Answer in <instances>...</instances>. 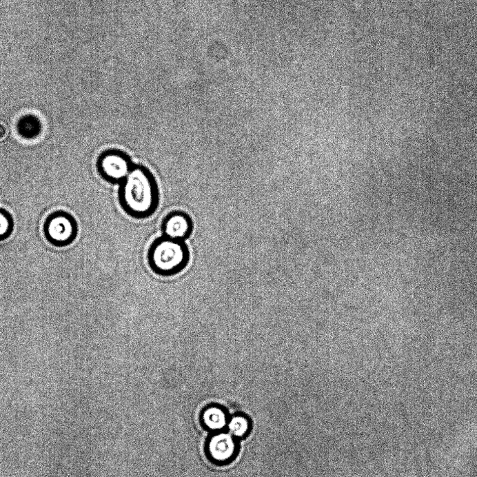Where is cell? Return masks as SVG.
I'll list each match as a JSON object with an SVG mask.
<instances>
[{
	"mask_svg": "<svg viewBox=\"0 0 477 477\" xmlns=\"http://www.w3.org/2000/svg\"><path fill=\"white\" fill-rule=\"evenodd\" d=\"M193 227L192 218L179 211L168 214L163 223L164 236L181 242L192 234Z\"/></svg>",
	"mask_w": 477,
	"mask_h": 477,
	"instance_id": "obj_4",
	"label": "cell"
},
{
	"mask_svg": "<svg viewBox=\"0 0 477 477\" xmlns=\"http://www.w3.org/2000/svg\"><path fill=\"white\" fill-rule=\"evenodd\" d=\"M205 423L212 430H221L227 425V416L223 410L218 407H211L203 414Z\"/></svg>",
	"mask_w": 477,
	"mask_h": 477,
	"instance_id": "obj_8",
	"label": "cell"
},
{
	"mask_svg": "<svg viewBox=\"0 0 477 477\" xmlns=\"http://www.w3.org/2000/svg\"><path fill=\"white\" fill-rule=\"evenodd\" d=\"M149 258L151 266L156 273L172 275L186 266L189 254L183 242L163 236L153 244Z\"/></svg>",
	"mask_w": 477,
	"mask_h": 477,
	"instance_id": "obj_2",
	"label": "cell"
},
{
	"mask_svg": "<svg viewBox=\"0 0 477 477\" xmlns=\"http://www.w3.org/2000/svg\"><path fill=\"white\" fill-rule=\"evenodd\" d=\"M47 234L54 244L65 245L70 243L74 237V225L70 218L59 215L48 223Z\"/></svg>",
	"mask_w": 477,
	"mask_h": 477,
	"instance_id": "obj_5",
	"label": "cell"
},
{
	"mask_svg": "<svg viewBox=\"0 0 477 477\" xmlns=\"http://www.w3.org/2000/svg\"><path fill=\"white\" fill-rule=\"evenodd\" d=\"M11 229V221L8 216L3 212H0V238L7 236Z\"/></svg>",
	"mask_w": 477,
	"mask_h": 477,
	"instance_id": "obj_10",
	"label": "cell"
},
{
	"mask_svg": "<svg viewBox=\"0 0 477 477\" xmlns=\"http://www.w3.org/2000/svg\"><path fill=\"white\" fill-rule=\"evenodd\" d=\"M8 134V128L7 125L2 121H0V141L4 140Z\"/></svg>",
	"mask_w": 477,
	"mask_h": 477,
	"instance_id": "obj_11",
	"label": "cell"
},
{
	"mask_svg": "<svg viewBox=\"0 0 477 477\" xmlns=\"http://www.w3.org/2000/svg\"><path fill=\"white\" fill-rule=\"evenodd\" d=\"M237 450L235 438L230 434H220L213 437L209 445L212 458L219 461H227L234 457Z\"/></svg>",
	"mask_w": 477,
	"mask_h": 477,
	"instance_id": "obj_6",
	"label": "cell"
},
{
	"mask_svg": "<svg viewBox=\"0 0 477 477\" xmlns=\"http://www.w3.org/2000/svg\"><path fill=\"white\" fill-rule=\"evenodd\" d=\"M19 130L25 137H34L41 131V124L39 119L32 115L23 117L19 123Z\"/></svg>",
	"mask_w": 477,
	"mask_h": 477,
	"instance_id": "obj_9",
	"label": "cell"
},
{
	"mask_svg": "<svg viewBox=\"0 0 477 477\" xmlns=\"http://www.w3.org/2000/svg\"><path fill=\"white\" fill-rule=\"evenodd\" d=\"M133 165L129 156L118 150L105 153L99 162V170L104 178L119 183L126 178Z\"/></svg>",
	"mask_w": 477,
	"mask_h": 477,
	"instance_id": "obj_3",
	"label": "cell"
},
{
	"mask_svg": "<svg viewBox=\"0 0 477 477\" xmlns=\"http://www.w3.org/2000/svg\"><path fill=\"white\" fill-rule=\"evenodd\" d=\"M120 184V203L130 216L145 219L156 211L159 201L158 185L148 169L133 165Z\"/></svg>",
	"mask_w": 477,
	"mask_h": 477,
	"instance_id": "obj_1",
	"label": "cell"
},
{
	"mask_svg": "<svg viewBox=\"0 0 477 477\" xmlns=\"http://www.w3.org/2000/svg\"><path fill=\"white\" fill-rule=\"evenodd\" d=\"M230 434L234 438L247 437L252 430V422L245 415H236L228 423Z\"/></svg>",
	"mask_w": 477,
	"mask_h": 477,
	"instance_id": "obj_7",
	"label": "cell"
}]
</instances>
